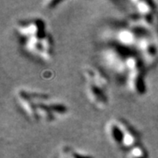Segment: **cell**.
I'll return each mask as SVG.
<instances>
[{
  "label": "cell",
  "mask_w": 158,
  "mask_h": 158,
  "mask_svg": "<svg viewBox=\"0 0 158 158\" xmlns=\"http://www.w3.org/2000/svg\"><path fill=\"white\" fill-rule=\"evenodd\" d=\"M103 90L104 89L99 85L89 82V85L87 87L88 94L92 103L95 104L98 107H105L107 103L106 96L105 95V92L103 91Z\"/></svg>",
  "instance_id": "cell-2"
},
{
  "label": "cell",
  "mask_w": 158,
  "mask_h": 158,
  "mask_svg": "<svg viewBox=\"0 0 158 158\" xmlns=\"http://www.w3.org/2000/svg\"><path fill=\"white\" fill-rule=\"evenodd\" d=\"M130 85L134 91H135L138 94H142L145 92L146 87H145V83H144V78H143V74L141 71V68L135 69L130 70Z\"/></svg>",
  "instance_id": "cell-3"
},
{
  "label": "cell",
  "mask_w": 158,
  "mask_h": 158,
  "mask_svg": "<svg viewBox=\"0 0 158 158\" xmlns=\"http://www.w3.org/2000/svg\"><path fill=\"white\" fill-rule=\"evenodd\" d=\"M18 99L19 100L20 105L22 106L23 109L27 113L29 116L34 119L39 118L37 107H36V103H34V99L30 97L28 92L25 90H19L17 93Z\"/></svg>",
  "instance_id": "cell-1"
},
{
  "label": "cell",
  "mask_w": 158,
  "mask_h": 158,
  "mask_svg": "<svg viewBox=\"0 0 158 158\" xmlns=\"http://www.w3.org/2000/svg\"><path fill=\"white\" fill-rule=\"evenodd\" d=\"M60 3H61V1H50V2H48L47 3V6H48V8H52L53 7L52 6H57Z\"/></svg>",
  "instance_id": "cell-11"
},
{
  "label": "cell",
  "mask_w": 158,
  "mask_h": 158,
  "mask_svg": "<svg viewBox=\"0 0 158 158\" xmlns=\"http://www.w3.org/2000/svg\"><path fill=\"white\" fill-rule=\"evenodd\" d=\"M59 158H71V157H70V156H69V151L68 152H67V151H64L63 154H62Z\"/></svg>",
  "instance_id": "cell-12"
},
{
  "label": "cell",
  "mask_w": 158,
  "mask_h": 158,
  "mask_svg": "<svg viewBox=\"0 0 158 158\" xmlns=\"http://www.w3.org/2000/svg\"><path fill=\"white\" fill-rule=\"evenodd\" d=\"M117 121H118V123L119 124L121 129L124 133L123 145L125 147L131 148L135 147L136 141H137V135L135 132V130L122 119H119V120H117Z\"/></svg>",
  "instance_id": "cell-4"
},
{
  "label": "cell",
  "mask_w": 158,
  "mask_h": 158,
  "mask_svg": "<svg viewBox=\"0 0 158 158\" xmlns=\"http://www.w3.org/2000/svg\"><path fill=\"white\" fill-rule=\"evenodd\" d=\"M108 133L116 144H123L124 141V133L121 129L118 121H112L108 124Z\"/></svg>",
  "instance_id": "cell-5"
},
{
  "label": "cell",
  "mask_w": 158,
  "mask_h": 158,
  "mask_svg": "<svg viewBox=\"0 0 158 158\" xmlns=\"http://www.w3.org/2000/svg\"><path fill=\"white\" fill-rule=\"evenodd\" d=\"M119 38H120L121 41H122L123 43H127V44L133 43V40H134L133 34L128 32V31H124L123 33H121Z\"/></svg>",
  "instance_id": "cell-9"
},
{
  "label": "cell",
  "mask_w": 158,
  "mask_h": 158,
  "mask_svg": "<svg viewBox=\"0 0 158 158\" xmlns=\"http://www.w3.org/2000/svg\"><path fill=\"white\" fill-rule=\"evenodd\" d=\"M36 107H37L39 118H41L48 122L52 121L55 118V114L50 110L48 105H46L41 102H38L36 103Z\"/></svg>",
  "instance_id": "cell-6"
},
{
  "label": "cell",
  "mask_w": 158,
  "mask_h": 158,
  "mask_svg": "<svg viewBox=\"0 0 158 158\" xmlns=\"http://www.w3.org/2000/svg\"><path fill=\"white\" fill-rule=\"evenodd\" d=\"M50 110L53 112V113H57V114H64L67 112V108L64 105L58 104V103H50L48 104Z\"/></svg>",
  "instance_id": "cell-7"
},
{
  "label": "cell",
  "mask_w": 158,
  "mask_h": 158,
  "mask_svg": "<svg viewBox=\"0 0 158 158\" xmlns=\"http://www.w3.org/2000/svg\"><path fill=\"white\" fill-rule=\"evenodd\" d=\"M69 156L71 158H92L90 156H87V155H82V154H79V153L74 152V151H69Z\"/></svg>",
  "instance_id": "cell-10"
},
{
  "label": "cell",
  "mask_w": 158,
  "mask_h": 158,
  "mask_svg": "<svg viewBox=\"0 0 158 158\" xmlns=\"http://www.w3.org/2000/svg\"><path fill=\"white\" fill-rule=\"evenodd\" d=\"M130 157L131 158H147V155L145 151L141 148V147L135 146L132 148L130 151Z\"/></svg>",
  "instance_id": "cell-8"
}]
</instances>
